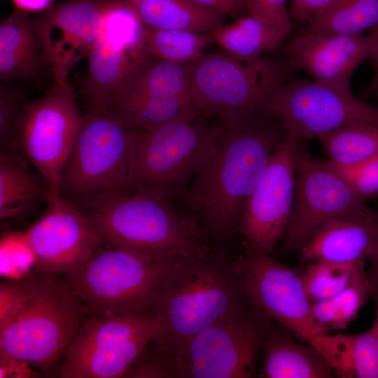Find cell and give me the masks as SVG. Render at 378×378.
Here are the masks:
<instances>
[{
	"label": "cell",
	"instance_id": "3957f363",
	"mask_svg": "<svg viewBox=\"0 0 378 378\" xmlns=\"http://www.w3.org/2000/svg\"><path fill=\"white\" fill-rule=\"evenodd\" d=\"M244 297L234 261L209 248L174 257L157 295L152 316L161 329L151 341L172 364L182 346Z\"/></svg>",
	"mask_w": 378,
	"mask_h": 378
},
{
	"label": "cell",
	"instance_id": "8d00e7d4",
	"mask_svg": "<svg viewBox=\"0 0 378 378\" xmlns=\"http://www.w3.org/2000/svg\"><path fill=\"white\" fill-rule=\"evenodd\" d=\"M288 0H245L248 15L274 27L292 31Z\"/></svg>",
	"mask_w": 378,
	"mask_h": 378
},
{
	"label": "cell",
	"instance_id": "9a60e30c",
	"mask_svg": "<svg viewBox=\"0 0 378 378\" xmlns=\"http://www.w3.org/2000/svg\"><path fill=\"white\" fill-rule=\"evenodd\" d=\"M298 141L285 132L246 201L237 231L248 251L270 255L284 235L294 202Z\"/></svg>",
	"mask_w": 378,
	"mask_h": 378
},
{
	"label": "cell",
	"instance_id": "4316f807",
	"mask_svg": "<svg viewBox=\"0 0 378 378\" xmlns=\"http://www.w3.org/2000/svg\"><path fill=\"white\" fill-rule=\"evenodd\" d=\"M377 25L378 0H334L298 32L353 36Z\"/></svg>",
	"mask_w": 378,
	"mask_h": 378
},
{
	"label": "cell",
	"instance_id": "d590c367",
	"mask_svg": "<svg viewBox=\"0 0 378 378\" xmlns=\"http://www.w3.org/2000/svg\"><path fill=\"white\" fill-rule=\"evenodd\" d=\"M327 161L365 200L378 195V156L349 164Z\"/></svg>",
	"mask_w": 378,
	"mask_h": 378
},
{
	"label": "cell",
	"instance_id": "7c38bea8",
	"mask_svg": "<svg viewBox=\"0 0 378 378\" xmlns=\"http://www.w3.org/2000/svg\"><path fill=\"white\" fill-rule=\"evenodd\" d=\"M365 202L328 161L314 160L298 150L293 211L284 235L286 248L301 250L333 220L378 212Z\"/></svg>",
	"mask_w": 378,
	"mask_h": 378
},
{
	"label": "cell",
	"instance_id": "8fae6325",
	"mask_svg": "<svg viewBox=\"0 0 378 378\" xmlns=\"http://www.w3.org/2000/svg\"><path fill=\"white\" fill-rule=\"evenodd\" d=\"M146 24L129 4L111 0L89 54L83 86L88 108L104 109L155 59L144 48Z\"/></svg>",
	"mask_w": 378,
	"mask_h": 378
},
{
	"label": "cell",
	"instance_id": "5bb4252c",
	"mask_svg": "<svg viewBox=\"0 0 378 378\" xmlns=\"http://www.w3.org/2000/svg\"><path fill=\"white\" fill-rule=\"evenodd\" d=\"M233 261L247 300L315 350L327 332L313 319L312 302L305 293L300 273L270 254L248 250Z\"/></svg>",
	"mask_w": 378,
	"mask_h": 378
},
{
	"label": "cell",
	"instance_id": "ab89813d",
	"mask_svg": "<svg viewBox=\"0 0 378 378\" xmlns=\"http://www.w3.org/2000/svg\"><path fill=\"white\" fill-rule=\"evenodd\" d=\"M221 15H237L246 8L245 0H192Z\"/></svg>",
	"mask_w": 378,
	"mask_h": 378
},
{
	"label": "cell",
	"instance_id": "ba28073f",
	"mask_svg": "<svg viewBox=\"0 0 378 378\" xmlns=\"http://www.w3.org/2000/svg\"><path fill=\"white\" fill-rule=\"evenodd\" d=\"M133 130L103 109L88 108L61 172L58 191L82 210L124 191L127 183Z\"/></svg>",
	"mask_w": 378,
	"mask_h": 378
},
{
	"label": "cell",
	"instance_id": "83f0119b",
	"mask_svg": "<svg viewBox=\"0 0 378 378\" xmlns=\"http://www.w3.org/2000/svg\"><path fill=\"white\" fill-rule=\"evenodd\" d=\"M215 42L209 34L186 30L161 29L146 24L142 44L155 58L176 62H192Z\"/></svg>",
	"mask_w": 378,
	"mask_h": 378
},
{
	"label": "cell",
	"instance_id": "f546056e",
	"mask_svg": "<svg viewBox=\"0 0 378 378\" xmlns=\"http://www.w3.org/2000/svg\"><path fill=\"white\" fill-rule=\"evenodd\" d=\"M309 263L300 274L305 293L312 303L337 295L365 272V260H321Z\"/></svg>",
	"mask_w": 378,
	"mask_h": 378
},
{
	"label": "cell",
	"instance_id": "7402d4cb",
	"mask_svg": "<svg viewBox=\"0 0 378 378\" xmlns=\"http://www.w3.org/2000/svg\"><path fill=\"white\" fill-rule=\"evenodd\" d=\"M29 163L18 145L1 148V220L25 217L47 202L50 187L32 173Z\"/></svg>",
	"mask_w": 378,
	"mask_h": 378
},
{
	"label": "cell",
	"instance_id": "484cf974",
	"mask_svg": "<svg viewBox=\"0 0 378 378\" xmlns=\"http://www.w3.org/2000/svg\"><path fill=\"white\" fill-rule=\"evenodd\" d=\"M192 62L176 63L155 58L104 109L110 111L141 101L162 97L189 96Z\"/></svg>",
	"mask_w": 378,
	"mask_h": 378
},
{
	"label": "cell",
	"instance_id": "ee69618b",
	"mask_svg": "<svg viewBox=\"0 0 378 378\" xmlns=\"http://www.w3.org/2000/svg\"><path fill=\"white\" fill-rule=\"evenodd\" d=\"M378 338V302H377L376 318L374 326L371 328Z\"/></svg>",
	"mask_w": 378,
	"mask_h": 378
},
{
	"label": "cell",
	"instance_id": "d6986e66",
	"mask_svg": "<svg viewBox=\"0 0 378 378\" xmlns=\"http://www.w3.org/2000/svg\"><path fill=\"white\" fill-rule=\"evenodd\" d=\"M372 38L321 33L298 34L282 44L284 61L313 80L342 89H350L356 69L370 59Z\"/></svg>",
	"mask_w": 378,
	"mask_h": 378
},
{
	"label": "cell",
	"instance_id": "e0dca14e",
	"mask_svg": "<svg viewBox=\"0 0 378 378\" xmlns=\"http://www.w3.org/2000/svg\"><path fill=\"white\" fill-rule=\"evenodd\" d=\"M24 233L35 258L34 270L59 274L72 272L102 245L84 213L58 190H50L46 209Z\"/></svg>",
	"mask_w": 378,
	"mask_h": 378
},
{
	"label": "cell",
	"instance_id": "277c9868",
	"mask_svg": "<svg viewBox=\"0 0 378 378\" xmlns=\"http://www.w3.org/2000/svg\"><path fill=\"white\" fill-rule=\"evenodd\" d=\"M102 244L154 254L191 255L209 249L207 236L169 199L148 191H120L80 210Z\"/></svg>",
	"mask_w": 378,
	"mask_h": 378
},
{
	"label": "cell",
	"instance_id": "e575fe53",
	"mask_svg": "<svg viewBox=\"0 0 378 378\" xmlns=\"http://www.w3.org/2000/svg\"><path fill=\"white\" fill-rule=\"evenodd\" d=\"M353 377L378 378V338L372 328L350 338Z\"/></svg>",
	"mask_w": 378,
	"mask_h": 378
},
{
	"label": "cell",
	"instance_id": "6da1fadb",
	"mask_svg": "<svg viewBox=\"0 0 378 378\" xmlns=\"http://www.w3.org/2000/svg\"><path fill=\"white\" fill-rule=\"evenodd\" d=\"M284 134L279 121L264 112L218 125L213 149L188 195L206 236L223 239L237 230L246 201Z\"/></svg>",
	"mask_w": 378,
	"mask_h": 378
},
{
	"label": "cell",
	"instance_id": "b9f144b4",
	"mask_svg": "<svg viewBox=\"0 0 378 378\" xmlns=\"http://www.w3.org/2000/svg\"><path fill=\"white\" fill-rule=\"evenodd\" d=\"M53 0H12L16 8L26 11H41L48 9Z\"/></svg>",
	"mask_w": 378,
	"mask_h": 378
},
{
	"label": "cell",
	"instance_id": "8992f818",
	"mask_svg": "<svg viewBox=\"0 0 378 378\" xmlns=\"http://www.w3.org/2000/svg\"><path fill=\"white\" fill-rule=\"evenodd\" d=\"M262 112L298 139L319 136L353 125L378 126V107L342 89L295 76L284 60L271 59Z\"/></svg>",
	"mask_w": 378,
	"mask_h": 378
},
{
	"label": "cell",
	"instance_id": "4fadbf2b",
	"mask_svg": "<svg viewBox=\"0 0 378 378\" xmlns=\"http://www.w3.org/2000/svg\"><path fill=\"white\" fill-rule=\"evenodd\" d=\"M268 57L244 61L232 55L204 54L192 62L190 99L204 117L234 122L262 112Z\"/></svg>",
	"mask_w": 378,
	"mask_h": 378
},
{
	"label": "cell",
	"instance_id": "f1b7e54d",
	"mask_svg": "<svg viewBox=\"0 0 378 378\" xmlns=\"http://www.w3.org/2000/svg\"><path fill=\"white\" fill-rule=\"evenodd\" d=\"M106 111L134 130L201 114L189 96L150 99Z\"/></svg>",
	"mask_w": 378,
	"mask_h": 378
},
{
	"label": "cell",
	"instance_id": "cb8c5ba5",
	"mask_svg": "<svg viewBox=\"0 0 378 378\" xmlns=\"http://www.w3.org/2000/svg\"><path fill=\"white\" fill-rule=\"evenodd\" d=\"M135 9L145 24L161 29L210 34L223 24V15L192 0H122Z\"/></svg>",
	"mask_w": 378,
	"mask_h": 378
},
{
	"label": "cell",
	"instance_id": "30bf717a",
	"mask_svg": "<svg viewBox=\"0 0 378 378\" xmlns=\"http://www.w3.org/2000/svg\"><path fill=\"white\" fill-rule=\"evenodd\" d=\"M160 321L150 316L86 317L53 375L61 378L124 377L158 335Z\"/></svg>",
	"mask_w": 378,
	"mask_h": 378
},
{
	"label": "cell",
	"instance_id": "52a82bcc",
	"mask_svg": "<svg viewBox=\"0 0 378 378\" xmlns=\"http://www.w3.org/2000/svg\"><path fill=\"white\" fill-rule=\"evenodd\" d=\"M197 114L133 130L124 191H148L168 199L179 192L209 158L218 133Z\"/></svg>",
	"mask_w": 378,
	"mask_h": 378
},
{
	"label": "cell",
	"instance_id": "7a4b0ae2",
	"mask_svg": "<svg viewBox=\"0 0 378 378\" xmlns=\"http://www.w3.org/2000/svg\"><path fill=\"white\" fill-rule=\"evenodd\" d=\"M59 274L33 270L0 286V353L43 371L62 360L88 311Z\"/></svg>",
	"mask_w": 378,
	"mask_h": 378
},
{
	"label": "cell",
	"instance_id": "d6a6232c",
	"mask_svg": "<svg viewBox=\"0 0 378 378\" xmlns=\"http://www.w3.org/2000/svg\"><path fill=\"white\" fill-rule=\"evenodd\" d=\"M1 276L19 280L34 268L35 258L24 232L9 231L0 241Z\"/></svg>",
	"mask_w": 378,
	"mask_h": 378
},
{
	"label": "cell",
	"instance_id": "7bdbcfd3",
	"mask_svg": "<svg viewBox=\"0 0 378 378\" xmlns=\"http://www.w3.org/2000/svg\"><path fill=\"white\" fill-rule=\"evenodd\" d=\"M367 279L372 290V297L378 302V260L370 264V267L366 272Z\"/></svg>",
	"mask_w": 378,
	"mask_h": 378
},
{
	"label": "cell",
	"instance_id": "74e56055",
	"mask_svg": "<svg viewBox=\"0 0 378 378\" xmlns=\"http://www.w3.org/2000/svg\"><path fill=\"white\" fill-rule=\"evenodd\" d=\"M334 0H291L289 15L293 22L307 24Z\"/></svg>",
	"mask_w": 378,
	"mask_h": 378
},
{
	"label": "cell",
	"instance_id": "44dd1931",
	"mask_svg": "<svg viewBox=\"0 0 378 378\" xmlns=\"http://www.w3.org/2000/svg\"><path fill=\"white\" fill-rule=\"evenodd\" d=\"M302 262L378 260V212L368 217L335 220L301 250Z\"/></svg>",
	"mask_w": 378,
	"mask_h": 378
},
{
	"label": "cell",
	"instance_id": "ac0fdd59",
	"mask_svg": "<svg viewBox=\"0 0 378 378\" xmlns=\"http://www.w3.org/2000/svg\"><path fill=\"white\" fill-rule=\"evenodd\" d=\"M111 1L71 0L50 6L38 20L53 86L68 85L72 68L89 55Z\"/></svg>",
	"mask_w": 378,
	"mask_h": 378
},
{
	"label": "cell",
	"instance_id": "4dcf8cb0",
	"mask_svg": "<svg viewBox=\"0 0 378 378\" xmlns=\"http://www.w3.org/2000/svg\"><path fill=\"white\" fill-rule=\"evenodd\" d=\"M372 297L366 272L337 295L312 303L315 323L324 332L345 329Z\"/></svg>",
	"mask_w": 378,
	"mask_h": 378
},
{
	"label": "cell",
	"instance_id": "d4e9b609",
	"mask_svg": "<svg viewBox=\"0 0 378 378\" xmlns=\"http://www.w3.org/2000/svg\"><path fill=\"white\" fill-rule=\"evenodd\" d=\"M290 32L248 15L232 23L223 24L209 34L229 55L249 61L275 51Z\"/></svg>",
	"mask_w": 378,
	"mask_h": 378
},
{
	"label": "cell",
	"instance_id": "9c48e42d",
	"mask_svg": "<svg viewBox=\"0 0 378 378\" xmlns=\"http://www.w3.org/2000/svg\"><path fill=\"white\" fill-rule=\"evenodd\" d=\"M270 319L244 295L223 315L182 346L173 362V377H252Z\"/></svg>",
	"mask_w": 378,
	"mask_h": 378
},
{
	"label": "cell",
	"instance_id": "836d02e7",
	"mask_svg": "<svg viewBox=\"0 0 378 378\" xmlns=\"http://www.w3.org/2000/svg\"><path fill=\"white\" fill-rule=\"evenodd\" d=\"M29 101L17 88L8 85L1 86V148L18 145Z\"/></svg>",
	"mask_w": 378,
	"mask_h": 378
},
{
	"label": "cell",
	"instance_id": "603a6c76",
	"mask_svg": "<svg viewBox=\"0 0 378 378\" xmlns=\"http://www.w3.org/2000/svg\"><path fill=\"white\" fill-rule=\"evenodd\" d=\"M284 328L270 325L259 377H333L332 368L321 355L310 346L306 348L297 343Z\"/></svg>",
	"mask_w": 378,
	"mask_h": 378
},
{
	"label": "cell",
	"instance_id": "ffe728a7",
	"mask_svg": "<svg viewBox=\"0 0 378 378\" xmlns=\"http://www.w3.org/2000/svg\"><path fill=\"white\" fill-rule=\"evenodd\" d=\"M50 71L38 20L15 8L0 25V77L32 80Z\"/></svg>",
	"mask_w": 378,
	"mask_h": 378
},
{
	"label": "cell",
	"instance_id": "5b68a950",
	"mask_svg": "<svg viewBox=\"0 0 378 378\" xmlns=\"http://www.w3.org/2000/svg\"><path fill=\"white\" fill-rule=\"evenodd\" d=\"M176 255L102 244L64 276L90 316H152L157 295Z\"/></svg>",
	"mask_w": 378,
	"mask_h": 378
},
{
	"label": "cell",
	"instance_id": "f35d334b",
	"mask_svg": "<svg viewBox=\"0 0 378 378\" xmlns=\"http://www.w3.org/2000/svg\"><path fill=\"white\" fill-rule=\"evenodd\" d=\"M25 361L0 353V377H32L35 374Z\"/></svg>",
	"mask_w": 378,
	"mask_h": 378
},
{
	"label": "cell",
	"instance_id": "2e32d148",
	"mask_svg": "<svg viewBox=\"0 0 378 378\" xmlns=\"http://www.w3.org/2000/svg\"><path fill=\"white\" fill-rule=\"evenodd\" d=\"M82 115L69 84L52 86L45 96L28 102L18 146L51 190H58Z\"/></svg>",
	"mask_w": 378,
	"mask_h": 378
},
{
	"label": "cell",
	"instance_id": "60d3db41",
	"mask_svg": "<svg viewBox=\"0 0 378 378\" xmlns=\"http://www.w3.org/2000/svg\"><path fill=\"white\" fill-rule=\"evenodd\" d=\"M369 35L373 40V49L370 59L374 67V74L368 94L378 98V25L372 29Z\"/></svg>",
	"mask_w": 378,
	"mask_h": 378
},
{
	"label": "cell",
	"instance_id": "1f68e13d",
	"mask_svg": "<svg viewBox=\"0 0 378 378\" xmlns=\"http://www.w3.org/2000/svg\"><path fill=\"white\" fill-rule=\"evenodd\" d=\"M329 160L342 164L378 156V126L353 125L318 138Z\"/></svg>",
	"mask_w": 378,
	"mask_h": 378
}]
</instances>
